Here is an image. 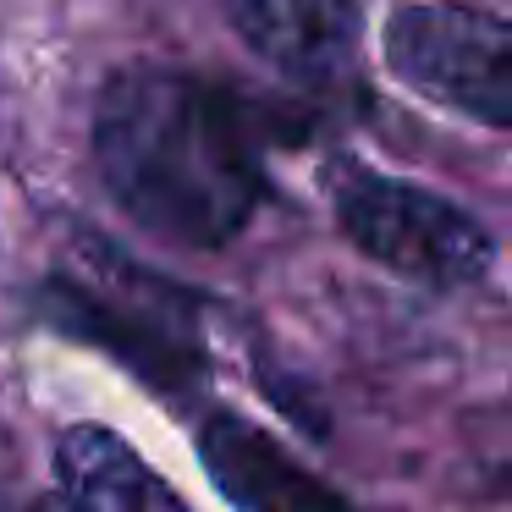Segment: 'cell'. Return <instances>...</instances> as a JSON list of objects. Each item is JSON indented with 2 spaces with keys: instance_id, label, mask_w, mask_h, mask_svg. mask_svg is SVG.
Masks as SVG:
<instances>
[{
  "instance_id": "obj_1",
  "label": "cell",
  "mask_w": 512,
  "mask_h": 512,
  "mask_svg": "<svg viewBox=\"0 0 512 512\" xmlns=\"http://www.w3.org/2000/svg\"><path fill=\"white\" fill-rule=\"evenodd\" d=\"M94 160L127 221L177 248H226L265 199L254 111L182 67L138 61L105 83Z\"/></svg>"
},
{
  "instance_id": "obj_2",
  "label": "cell",
  "mask_w": 512,
  "mask_h": 512,
  "mask_svg": "<svg viewBox=\"0 0 512 512\" xmlns=\"http://www.w3.org/2000/svg\"><path fill=\"white\" fill-rule=\"evenodd\" d=\"M45 314L67 336L122 358L133 375H144L160 391H182L210 369L204 342L193 331L188 292L100 243H89V259L78 270H56L45 281Z\"/></svg>"
},
{
  "instance_id": "obj_3",
  "label": "cell",
  "mask_w": 512,
  "mask_h": 512,
  "mask_svg": "<svg viewBox=\"0 0 512 512\" xmlns=\"http://www.w3.org/2000/svg\"><path fill=\"white\" fill-rule=\"evenodd\" d=\"M331 210L358 254L419 287H474L496 265V243L485 226L413 182L342 166L331 177Z\"/></svg>"
},
{
  "instance_id": "obj_4",
  "label": "cell",
  "mask_w": 512,
  "mask_h": 512,
  "mask_svg": "<svg viewBox=\"0 0 512 512\" xmlns=\"http://www.w3.org/2000/svg\"><path fill=\"white\" fill-rule=\"evenodd\" d=\"M386 61L408 89L463 111L468 122L512 127V28L479 6H402L386 23Z\"/></svg>"
},
{
  "instance_id": "obj_5",
  "label": "cell",
  "mask_w": 512,
  "mask_h": 512,
  "mask_svg": "<svg viewBox=\"0 0 512 512\" xmlns=\"http://www.w3.org/2000/svg\"><path fill=\"white\" fill-rule=\"evenodd\" d=\"M199 457L237 512H358L342 490L298 463L270 430L232 408H215L199 424Z\"/></svg>"
},
{
  "instance_id": "obj_6",
  "label": "cell",
  "mask_w": 512,
  "mask_h": 512,
  "mask_svg": "<svg viewBox=\"0 0 512 512\" xmlns=\"http://www.w3.org/2000/svg\"><path fill=\"white\" fill-rule=\"evenodd\" d=\"M237 39L298 83H325L358 50V0H226Z\"/></svg>"
},
{
  "instance_id": "obj_7",
  "label": "cell",
  "mask_w": 512,
  "mask_h": 512,
  "mask_svg": "<svg viewBox=\"0 0 512 512\" xmlns=\"http://www.w3.org/2000/svg\"><path fill=\"white\" fill-rule=\"evenodd\" d=\"M56 485L72 512H193L122 435L78 424L56 441Z\"/></svg>"
},
{
  "instance_id": "obj_8",
  "label": "cell",
  "mask_w": 512,
  "mask_h": 512,
  "mask_svg": "<svg viewBox=\"0 0 512 512\" xmlns=\"http://www.w3.org/2000/svg\"><path fill=\"white\" fill-rule=\"evenodd\" d=\"M34 512H72V507H67V501H61V496H50V501H39Z\"/></svg>"
}]
</instances>
